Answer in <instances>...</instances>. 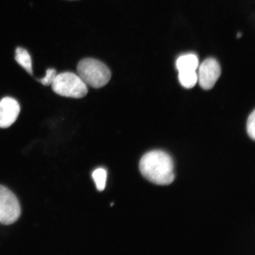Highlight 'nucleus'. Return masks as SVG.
<instances>
[{
	"label": "nucleus",
	"instance_id": "f257e3e1",
	"mask_svg": "<svg viewBox=\"0 0 255 255\" xmlns=\"http://www.w3.org/2000/svg\"><path fill=\"white\" fill-rule=\"evenodd\" d=\"M139 168L143 176L152 183L165 186L174 180L173 159L163 151L146 153L139 161Z\"/></svg>",
	"mask_w": 255,
	"mask_h": 255
},
{
	"label": "nucleus",
	"instance_id": "f03ea898",
	"mask_svg": "<svg viewBox=\"0 0 255 255\" xmlns=\"http://www.w3.org/2000/svg\"><path fill=\"white\" fill-rule=\"evenodd\" d=\"M77 72L86 85L96 89L105 87L111 78V72L108 66L93 58L81 60L77 66Z\"/></svg>",
	"mask_w": 255,
	"mask_h": 255
},
{
	"label": "nucleus",
	"instance_id": "7ed1b4c3",
	"mask_svg": "<svg viewBox=\"0 0 255 255\" xmlns=\"http://www.w3.org/2000/svg\"><path fill=\"white\" fill-rule=\"evenodd\" d=\"M53 91L64 97L82 98L87 95V85L77 75L64 72L57 75L52 84Z\"/></svg>",
	"mask_w": 255,
	"mask_h": 255
},
{
	"label": "nucleus",
	"instance_id": "20e7f679",
	"mask_svg": "<svg viewBox=\"0 0 255 255\" xmlns=\"http://www.w3.org/2000/svg\"><path fill=\"white\" fill-rule=\"evenodd\" d=\"M21 207L14 194L0 185V224L9 225L20 218Z\"/></svg>",
	"mask_w": 255,
	"mask_h": 255
},
{
	"label": "nucleus",
	"instance_id": "39448f33",
	"mask_svg": "<svg viewBox=\"0 0 255 255\" xmlns=\"http://www.w3.org/2000/svg\"><path fill=\"white\" fill-rule=\"evenodd\" d=\"M221 75V66L216 59L208 58L204 60L199 66L197 75L200 87L205 90H210L214 87Z\"/></svg>",
	"mask_w": 255,
	"mask_h": 255
},
{
	"label": "nucleus",
	"instance_id": "423d86ee",
	"mask_svg": "<svg viewBox=\"0 0 255 255\" xmlns=\"http://www.w3.org/2000/svg\"><path fill=\"white\" fill-rule=\"evenodd\" d=\"M20 107L15 99L5 97L0 101V128H7L13 124L20 114Z\"/></svg>",
	"mask_w": 255,
	"mask_h": 255
},
{
	"label": "nucleus",
	"instance_id": "0eeeda50",
	"mask_svg": "<svg viewBox=\"0 0 255 255\" xmlns=\"http://www.w3.org/2000/svg\"><path fill=\"white\" fill-rule=\"evenodd\" d=\"M176 67L178 71H196L199 68L198 57L193 53L181 56L177 60Z\"/></svg>",
	"mask_w": 255,
	"mask_h": 255
},
{
	"label": "nucleus",
	"instance_id": "6e6552de",
	"mask_svg": "<svg viewBox=\"0 0 255 255\" xmlns=\"http://www.w3.org/2000/svg\"><path fill=\"white\" fill-rule=\"evenodd\" d=\"M15 59L22 68H24L30 75H33L31 57L26 50L23 48L17 47L15 50Z\"/></svg>",
	"mask_w": 255,
	"mask_h": 255
},
{
	"label": "nucleus",
	"instance_id": "1a4fd4ad",
	"mask_svg": "<svg viewBox=\"0 0 255 255\" xmlns=\"http://www.w3.org/2000/svg\"><path fill=\"white\" fill-rule=\"evenodd\" d=\"M178 80L181 85L187 89L192 88L198 82L196 71H178Z\"/></svg>",
	"mask_w": 255,
	"mask_h": 255
},
{
	"label": "nucleus",
	"instance_id": "9d476101",
	"mask_svg": "<svg viewBox=\"0 0 255 255\" xmlns=\"http://www.w3.org/2000/svg\"><path fill=\"white\" fill-rule=\"evenodd\" d=\"M92 178L95 181L96 186L98 191H102L106 186L107 180V172L103 168L96 169L92 173Z\"/></svg>",
	"mask_w": 255,
	"mask_h": 255
},
{
	"label": "nucleus",
	"instance_id": "9b49d317",
	"mask_svg": "<svg viewBox=\"0 0 255 255\" xmlns=\"http://www.w3.org/2000/svg\"><path fill=\"white\" fill-rule=\"evenodd\" d=\"M57 72L55 69L50 68L47 69L45 76L41 79H38L37 81L41 83L44 86H49L52 85L54 79H55Z\"/></svg>",
	"mask_w": 255,
	"mask_h": 255
},
{
	"label": "nucleus",
	"instance_id": "f8f14e48",
	"mask_svg": "<svg viewBox=\"0 0 255 255\" xmlns=\"http://www.w3.org/2000/svg\"><path fill=\"white\" fill-rule=\"evenodd\" d=\"M247 132L250 138L255 139V112L253 111L248 117L247 121Z\"/></svg>",
	"mask_w": 255,
	"mask_h": 255
}]
</instances>
